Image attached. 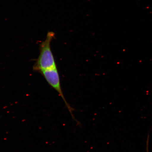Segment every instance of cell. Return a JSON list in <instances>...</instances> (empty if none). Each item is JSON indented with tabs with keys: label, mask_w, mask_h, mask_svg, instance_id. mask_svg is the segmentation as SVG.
I'll use <instances>...</instances> for the list:
<instances>
[{
	"label": "cell",
	"mask_w": 152,
	"mask_h": 152,
	"mask_svg": "<svg viewBox=\"0 0 152 152\" xmlns=\"http://www.w3.org/2000/svg\"><path fill=\"white\" fill-rule=\"evenodd\" d=\"M149 135H148L147 142V152H149Z\"/></svg>",
	"instance_id": "3957f363"
},
{
	"label": "cell",
	"mask_w": 152,
	"mask_h": 152,
	"mask_svg": "<svg viewBox=\"0 0 152 152\" xmlns=\"http://www.w3.org/2000/svg\"><path fill=\"white\" fill-rule=\"evenodd\" d=\"M44 77L45 80L48 84L59 94L65 103L66 107L67 108L68 111L71 114V116L74 121L78 125H80L79 121L76 119L73 115V112L75 111V109L70 106L66 101L64 97L63 93L61 86L59 75L58 70L57 66L49 69L42 70L40 72Z\"/></svg>",
	"instance_id": "7a4b0ae2"
},
{
	"label": "cell",
	"mask_w": 152,
	"mask_h": 152,
	"mask_svg": "<svg viewBox=\"0 0 152 152\" xmlns=\"http://www.w3.org/2000/svg\"><path fill=\"white\" fill-rule=\"evenodd\" d=\"M54 37V33L49 31L45 40L40 45L39 55L33 66L34 71L40 72L43 70L56 67L51 48V43Z\"/></svg>",
	"instance_id": "6da1fadb"
}]
</instances>
